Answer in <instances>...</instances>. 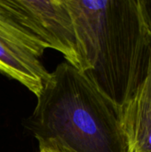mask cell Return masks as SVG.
<instances>
[{"label":"cell","mask_w":151,"mask_h":152,"mask_svg":"<svg viewBox=\"0 0 151 152\" xmlns=\"http://www.w3.org/2000/svg\"><path fill=\"white\" fill-rule=\"evenodd\" d=\"M129 152H151V99L134 94L121 106Z\"/></svg>","instance_id":"obj_5"},{"label":"cell","mask_w":151,"mask_h":152,"mask_svg":"<svg viewBox=\"0 0 151 152\" xmlns=\"http://www.w3.org/2000/svg\"><path fill=\"white\" fill-rule=\"evenodd\" d=\"M27 123L38 142L74 152H129L121 106L68 62L50 73Z\"/></svg>","instance_id":"obj_2"},{"label":"cell","mask_w":151,"mask_h":152,"mask_svg":"<svg viewBox=\"0 0 151 152\" xmlns=\"http://www.w3.org/2000/svg\"><path fill=\"white\" fill-rule=\"evenodd\" d=\"M47 47L0 8V72L38 97L50 73L40 61Z\"/></svg>","instance_id":"obj_4"},{"label":"cell","mask_w":151,"mask_h":152,"mask_svg":"<svg viewBox=\"0 0 151 152\" xmlns=\"http://www.w3.org/2000/svg\"><path fill=\"white\" fill-rule=\"evenodd\" d=\"M0 8L83 72L90 69L75 13L69 0H0Z\"/></svg>","instance_id":"obj_3"},{"label":"cell","mask_w":151,"mask_h":152,"mask_svg":"<svg viewBox=\"0 0 151 152\" xmlns=\"http://www.w3.org/2000/svg\"><path fill=\"white\" fill-rule=\"evenodd\" d=\"M134 94L151 99V33L150 36V41H149V53H148L146 75L142 83L140 85V86L138 87V89Z\"/></svg>","instance_id":"obj_6"},{"label":"cell","mask_w":151,"mask_h":152,"mask_svg":"<svg viewBox=\"0 0 151 152\" xmlns=\"http://www.w3.org/2000/svg\"><path fill=\"white\" fill-rule=\"evenodd\" d=\"M69 1L90 65L85 73L122 106L146 75L151 20L145 1Z\"/></svg>","instance_id":"obj_1"},{"label":"cell","mask_w":151,"mask_h":152,"mask_svg":"<svg viewBox=\"0 0 151 152\" xmlns=\"http://www.w3.org/2000/svg\"><path fill=\"white\" fill-rule=\"evenodd\" d=\"M38 143L39 152H74L53 140L38 142Z\"/></svg>","instance_id":"obj_7"},{"label":"cell","mask_w":151,"mask_h":152,"mask_svg":"<svg viewBox=\"0 0 151 152\" xmlns=\"http://www.w3.org/2000/svg\"><path fill=\"white\" fill-rule=\"evenodd\" d=\"M38 152H39V151H38Z\"/></svg>","instance_id":"obj_8"}]
</instances>
